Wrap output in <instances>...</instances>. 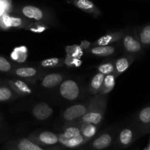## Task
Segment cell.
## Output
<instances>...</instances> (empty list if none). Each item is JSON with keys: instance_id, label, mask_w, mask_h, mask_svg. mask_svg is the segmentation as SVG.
Returning <instances> with one entry per match:
<instances>
[{"instance_id": "cell-11", "label": "cell", "mask_w": 150, "mask_h": 150, "mask_svg": "<svg viewBox=\"0 0 150 150\" xmlns=\"http://www.w3.org/2000/svg\"><path fill=\"white\" fill-rule=\"evenodd\" d=\"M3 23L7 27H16L21 24V19L19 18L11 17L7 14H4L2 16Z\"/></svg>"}, {"instance_id": "cell-12", "label": "cell", "mask_w": 150, "mask_h": 150, "mask_svg": "<svg viewBox=\"0 0 150 150\" xmlns=\"http://www.w3.org/2000/svg\"><path fill=\"white\" fill-rule=\"evenodd\" d=\"M83 120L86 123L98 124L102 120V115L99 114V113H88V114H85L83 116Z\"/></svg>"}, {"instance_id": "cell-5", "label": "cell", "mask_w": 150, "mask_h": 150, "mask_svg": "<svg viewBox=\"0 0 150 150\" xmlns=\"http://www.w3.org/2000/svg\"><path fill=\"white\" fill-rule=\"evenodd\" d=\"M22 13L26 17L38 21L42 19L43 16L42 10L34 6H26L22 9Z\"/></svg>"}, {"instance_id": "cell-6", "label": "cell", "mask_w": 150, "mask_h": 150, "mask_svg": "<svg viewBox=\"0 0 150 150\" xmlns=\"http://www.w3.org/2000/svg\"><path fill=\"white\" fill-rule=\"evenodd\" d=\"M62 81V76L58 73L47 75L42 81V85L46 88L54 87Z\"/></svg>"}, {"instance_id": "cell-27", "label": "cell", "mask_w": 150, "mask_h": 150, "mask_svg": "<svg viewBox=\"0 0 150 150\" xmlns=\"http://www.w3.org/2000/svg\"><path fill=\"white\" fill-rule=\"evenodd\" d=\"M104 81H105V87L111 89L114 85V77L113 76H111V75H108L104 79Z\"/></svg>"}, {"instance_id": "cell-14", "label": "cell", "mask_w": 150, "mask_h": 150, "mask_svg": "<svg viewBox=\"0 0 150 150\" xmlns=\"http://www.w3.org/2000/svg\"><path fill=\"white\" fill-rule=\"evenodd\" d=\"M140 40L144 45H150V24L142 29L140 33Z\"/></svg>"}, {"instance_id": "cell-18", "label": "cell", "mask_w": 150, "mask_h": 150, "mask_svg": "<svg viewBox=\"0 0 150 150\" xmlns=\"http://www.w3.org/2000/svg\"><path fill=\"white\" fill-rule=\"evenodd\" d=\"M139 120L144 124L150 123V106L146 107L141 111L139 114Z\"/></svg>"}, {"instance_id": "cell-22", "label": "cell", "mask_w": 150, "mask_h": 150, "mask_svg": "<svg viewBox=\"0 0 150 150\" xmlns=\"http://www.w3.org/2000/svg\"><path fill=\"white\" fill-rule=\"evenodd\" d=\"M11 91L6 87H0V101H5L11 98Z\"/></svg>"}, {"instance_id": "cell-20", "label": "cell", "mask_w": 150, "mask_h": 150, "mask_svg": "<svg viewBox=\"0 0 150 150\" xmlns=\"http://www.w3.org/2000/svg\"><path fill=\"white\" fill-rule=\"evenodd\" d=\"M104 79H105V77H104V74H103V73H101L97 74L96 76L92 79V83H91L92 87L95 89H99V88L102 86L103 83Z\"/></svg>"}, {"instance_id": "cell-13", "label": "cell", "mask_w": 150, "mask_h": 150, "mask_svg": "<svg viewBox=\"0 0 150 150\" xmlns=\"http://www.w3.org/2000/svg\"><path fill=\"white\" fill-rule=\"evenodd\" d=\"M20 150H42L40 146L32 143L30 141L26 139H22L18 144Z\"/></svg>"}, {"instance_id": "cell-15", "label": "cell", "mask_w": 150, "mask_h": 150, "mask_svg": "<svg viewBox=\"0 0 150 150\" xmlns=\"http://www.w3.org/2000/svg\"><path fill=\"white\" fill-rule=\"evenodd\" d=\"M74 4L83 10H92L95 8L93 2L89 0H74Z\"/></svg>"}, {"instance_id": "cell-28", "label": "cell", "mask_w": 150, "mask_h": 150, "mask_svg": "<svg viewBox=\"0 0 150 150\" xmlns=\"http://www.w3.org/2000/svg\"><path fill=\"white\" fill-rule=\"evenodd\" d=\"M95 127L92 125L88 126L87 127H86V129L83 131V133L86 136H88V137H91V136H93L95 134Z\"/></svg>"}, {"instance_id": "cell-23", "label": "cell", "mask_w": 150, "mask_h": 150, "mask_svg": "<svg viewBox=\"0 0 150 150\" xmlns=\"http://www.w3.org/2000/svg\"><path fill=\"white\" fill-rule=\"evenodd\" d=\"M99 71L104 75H108L114 71V67L111 63H106V64H102L99 67Z\"/></svg>"}, {"instance_id": "cell-2", "label": "cell", "mask_w": 150, "mask_h": 150, "mask_svg": "<svg viewBox=\"0 0 150 150\" xmlns=\"http://www.w3.org/2000/svg\"><path fill=\"white\" fill-rule=\"evenodd\" d=\"M86 113V108L83 105H75L67 108L64 113V117L68 121L83 117Z\"/></svg>"}, {"instance_id": "cell-7", "label": "cell", "mask_w": 150, "mask_h": 150, "mask_svg": "<svg viewBox=\"0 0 150 150\" xmlns=\"http://www.w3.org/2000/svg\"><path fill=\"white\" fill-rule=\"evenodd\" d=\"M111 142V138L109 135L103 134L94 142L93 146L96 149H101L107 147Z\"/></svg>"}, {"instance_id": "cell-30", "label": "cell", "mask_w": 150, "mask_h": 150, "mask_svg": "<svg viewBox=\"0 0 150 150\" xmlns=\"http://www.w3.org/2000/svg\"><path fill=\"white\" fill-rule=\"evenodd\" d=\"M149 150H150V149H149Z\"/></svg>"}, {"instance_id": "cell-4", "label": "cell", "mask_w": 150, "mask_h": 150, "mask_svg": "<svg viewBox=\"0 0 150 150\" xmlns=\"http://www.w3.org/2000/svg\"><path fill=\"white\" fill-rule=\"evenodd\" d=\"M124 45L127 51L133 53L139 52L142 50V45L133 37L127 35L124 39Z\"/></svg>"}, {"instance_id": "cell-9", "label": "cell", "mask_w": 150, "mask_h": 150, "mask_svg": "<svg viewBox=\"0 0 150 150\" xmlns=\"http://www.w3.org/2000/svg\"><path fill=\"white\" fill-rule=\"evenodd\" d=\"M40 140L46 144H54L58 142V138L51 132L45 131L40 135Z\"/></svg>"}, {"instance_id": "cell-1", "label": "cell", "mask_w": 150, "mask_h": 150, "mask_svg": "<svg viewBox=\"0 0 150 150\" xmlns=\"http://www.w3.org/2000/svg\"><path fill=\"white\" fill-rule=\"evenodd\" d=\"M60 93L63 98L69 100H73L79 96V87L74 81L67 80L60 86Z\"/></svg>"}, {"instance_id": "cell-16", "label": "cell", "mask_w": 150, "mask_h": 150, "mask_svg": "<svg viewBox=\"0 0 150 150\" xmlns=\"http://www.w3.org/2000/svg\"><path fill=\"white\" fill-rule=\"evenodd\" d=\"M16 75L21 77H31L36 74V70L32 67H21L16 70Z\"/></svg>"}, {"instance_id": "cell-17", "label": "cell", "mask_w": 150, "mask_h": 150, "mask_svg": "<svg viewBox=\"0 0 150 150\" xmlns=\"http://www.w3.org/2000/svg\"><path fill=\"white\" fill-rule=\"evenodd\" d=\"M132 138H133V133L129 129H125L124 130L121 132L120 136V142H122V144H128L132 140Z\"/></svg>"}, {"instance_id": "cell-29", "label": "cell", "mask_w": 150, "mask_h": 150, "mask_svg": "<svg viewBox=\"0 0 150 150\" xmlns=\"http://www.w3.org/2000/svg\"><path fill=\"white\" fill-rule=\"evenodd\" d=\"M111 37L109 36H107V37H104V38H101L100 40H99V42H98V43L100 44V45H105L106 43H108V41L111 40Z\"/></svg>"}, {"instance_id": "cell-8", "label": "cell", "mask_w": 150, "mask_h": 150, "mask_svg": "<svg viewBox=\"0 0 150 150\" xmlns=\"http://www.w3.org/2000/svg\"><path fill=\"white\" fill-rule=\"evenodd\" d=\"M60 141L65 146H70V147H74V146L79 145L83 142V137L81 136V134H79L78 136H74V137L68 139H66L64 136V135H61L60 136Z\"/></svg>"}, {"instance_id": "cell-25", "label": "cell", "mask_w": 150, "mask_h": 150, "mask_svg": "<svg viewBox=\"0 0 150 150\" xmlns=\"http://www.w3.org/2000/svg\"><path fill=\"white\" fill-rule=\"evenodd\" d=\"M59 59L57 58H51L48 59L43 60L41 62V64L43 67H53L58 64Z\"/></svg>"}, {"instance_id": "cell-26", "label": "cell", "mask_w": 150, "mask_h": 150, "mask_svg": "<svg viewBox=\"0 0 150 150\" xmlns=\"http://www.w3.org/2000/svg\"><path fill=\"white\" fill-rule=\"evenodd\" d=\"M16 86L23 92H26V93H30L31 92L30 89L28 87L27 85L21 81H17L16 82Z\"/></svg>"}, {"instance_id": "cell-3", "label": "cell", "mask_w": 150, "mask_h": 150, "mask_svg": "<svg viewBox=\"0 0 150 150\" xmlns=\"http://www.w3.org/2000/svg\"><path fill=\"white\" fill-rule=\"evenodd\" d=\"M32 113L38 120H44L51 117L53 113V110L46 103H41L38 104L34 108Z\"/></svg>"}, {"instance_id": "cell-10", "label": "cell", "mask_w": 150, "mask_h": 150, "mask_svg": "<svg viewBox=\"0 0 150 150\" xmlns=\"http://www.w3.org/2000/svg\"><path fill=\"white\" fill-rule=\"evenodd\" d=\"M91 51L95 55L105 57L112 54L114 52V48L111 46H100L92 48Z\"/></svg>"}, {"instance_id": "cell-24", "label": "cell", "mask_w": 150, "mask_h": 150, "mask_svg": "<svg viewBox=\"0 0 150 150\" xmlns=\"http://www.w3.org/2000/svg\"><path fill=\"white\" fill-rule=\"evenodd\" d=\"M11 69L10 62L4 57H0V71L7 72Z\"/></svg>"}, {"instance_id": "cell-21", "label": "cell", "mask_w": 150, "mask_h": 150, "mask_svg": "<svg viewBox=\"0 0 150 150\" xmlns=\"http://www.w3.org/2000/svg\"><path fill=\"white\" fill-rule=\"evenodd\" d=\"M80 134V130L76 127H69L65 130L64 135V137L66 139H71V138L74 137V136H78Z\"/></svg>"}, {"instance_id": "cell-19", "label": "cell", "mask_w": 150, "mask_h": 150, "mask_svg": "<svg viewBox=\"0 0 150 150\" xmlns=\"http://www.w3.org/2000/svg\"><path fill=\"white\" fill-rule=\"evenodd\" d=\"M129 67V62L126 58H121L116 62V67L119 73H122L125 71Z\"/></svg>"}]
</instances>
